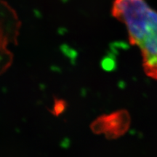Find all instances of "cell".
<instances>
[{
    "instance_id": "cell-1",
    "label": "cell",
    "mask_w": 157,
    "mask_h": 157,
    "mask_svg": "<svg viewBox=\"0 0 157 157\" xmlns=\"http://www.w3.org/2000/svg\"><path fill=\"white\" fill-rule=\"evenodd\" d=\"M111 14L126 26L131 44L140 49L146 74L157 79V12L146 0H114Z\"/></svg>"
},
{
    "instance_id": "cell-2",
    "label": "cell",
    "mask_w": 157,
    "mask_h": 157,
    "mask_svg": "<svg viewBox=\"0 0 157 157\" xmlns=\"http://www.w3.org/2000/svg\"><path fill=\"white\" fill-rule=\"evenodd\" d=\"M130 124V118L126 111H115L109 115L98 117L92 124L95 133L104 134L108 138H117L127 132Z\"/></svg>"
},
{
    "instance_id": "cell-3",
    "label": "cell",
    "mask_w": 157,
    "mask_h": 157,
    "mask_svg": "<svg viewBox=\"0 0 157 157\" xmlns=\"http://www.w3.org/2000/svg\"><path fill=\"white\" fill-rule=\"evenodd\" d=\"M20 23L15 11L3 0H0V54L8 53V43L15 38Z\"/></svg>"
}]
</instances>
